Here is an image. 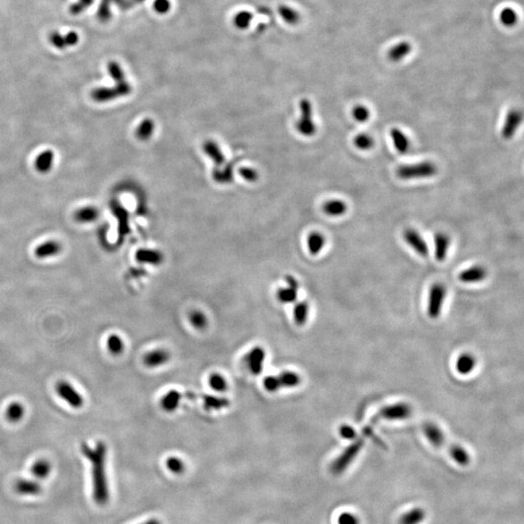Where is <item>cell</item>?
<instances>
[{
    "mask_svg": "<svg viewBox=\"0 0 524 524\" xmlns=\"http://www.w3.org/2000/svg\"><path fill=\"white\" fill-rule=\"evenodd\" d=\"M82 451L92 465L93 499L99 505H104L109 500V488L106 477V445L103 442H98L92 449L84 444L82 446Z\"/></svg>",
    "mask_w": 524,
    "mask_h": 524,
    "instance_id": "cell-1",
    "label": "cell"
},
{
    "mask_svg": "<svg viewBox=\"0 0 524 524\" xmlns=\"http://www.w3.org/2000/svg\"><path fill=\"white\" fill-rule=\"evenodd\" d=\"M438 173L437 165L432 161H421L414 164H405L398 166L396 175L401 180H414L431 178Z\"/></svg>",
    "mask_w": 524,
    "mask_h": 524,
    "instance_id": "cell-2",
    "label": "cell"
},
{
    "mask_svg": "<svg viewBox=\"0 0 524 524\" xmlns=\"http://www.w3.org/2000/svg\"><path fill=\"white\" fill-rule=\"evenodd\" d=\"M364 446V440L357 439L351 444L341 454L332 462L330 466V470L334 475H340L355 459L361 449Z\"/></svg>",
    "mask_w": 524,
    "mask_h": 524,
    "instance_id": "cell-3",
    "label": "cell"
},
{
    "mask_svg": "<svg viewBox=\"0 0 524 524\" xmlns=\"http://www.w3.org/2000/svg\"><path fill=\"white\" fill-rule=\"evenodd\" d=\"M412 414V407L407 403H396L382 408L375 416L372 422H377L380 419L386 420H402Z\"/></svg>",
    "mask_w": 524,
    "mask_h": 524,
    "instance_id": "cell-4",
    "label": "cell"
},
{
    "mask_svg": "<svg viewBox=\"0 0 524 524\" xmlns=\"http://www.w3.org/2000/svg\"><path fill=\"white\" fill-rule=\"evenodd\" d=\"M312 104L308 99H302L300 101V110L301 118L296 122L295 127L298 133L306 137L314 136L317 132V126L313 122V110Z\"/></svg>",
    "mask_w": 524,
    "mask_h": 524,
    "instance_id": "cell-5",
    "label": "cell"
},
{
    "mask_svg": "<svg viewBox=\"0 0 524 524\" xmlns=\"http://www.w3.org/2000/svg\"><path fill=\"white\" fill-rule=\"evenodd\" d=\"M131 92V85L126 81L119 83L114 87H98L91 91V98L97 102H108L112 99L128 96Z\"/></svg>",
    "mask_w": 524,
    "mask_h": 524,
    "instance_id": "cell-6",
    "label": "cell"
},
{
    "mask_svg": "<svg viewBox=\"0 0 524 524\" xmlns=\"http://www.w3.org/2000/svg\"><path fill=\"white\" fill-rule=\"evenodd\" d=\"M446 287L443 283H434L429 291L428 296V305H427V313L428 316L435 319L439 317L442 312V308L446 298Z\"/></svg>",
    "mask_w": 524,
    "mask_h": 524,
    "instance_id": "cell-7",
    "label": "cell"
},
{
    "mask_svg": "<svg viewBox=\"0 0 524 524\" xmlns=\"http://www.w3.org/2000/svg\"><path fill=\"white\" fill-rule=\"evenodd\" d=\"M56 391L61 399H63L69 406L75 409H79L84 405L83 396L76 390L71 384L66 380H61L56 386Z\"/></svg>",
    "mask_w": 524,
    "mask_h": 524,
    "instance_id": "cell-8",
    "label": "cell"
},
{
    "mask_svg": "<svg viewBox=\"0 0 524 524\" xmlns=\"http://www.w3.org/2000/svg\"><path fill=\"white\" fill-rule=\"evenodd\" d=\"M265 356H266L265 351L261 347L253 348L248 354L245 355V364L253 375L257 376L262 372Z\"/></svg>",
    "mask_w": 524,
    "mask_h": 524,
    "instance_id": "cell-9",
    "label": "cell"
},
{
    "mask_svg": "<svg viewBox=\"0 0 524 524\" xmlns=\"http://www.w3.org/2000/svg\"><path fill=\"white\" fill-rule=\"evenodd\" d=\"M403 238L405 242L409 245L415 253L422 257H426L429 253V248L425 240L421 235L413 228H408L403 232Z\"/></svg>",
    "mask_w": 524,
    "mask_h": 524,
    "instance_id": "cell-10",
    "label": "cell"
},
{
    "mask_svg": "<svg viewBox=\"0 0 524 524\" xmlns=\"http://www.w3.org/2000/svg\"><path fill=\"white\" fill-rule=\"evenodd\" d=\"M522 122V113L521 111L512 109L508 112L504 125L502 128V137L504 139H511L512 138L518 127L520 126Z\"/></svg>",
    "mask_w": 524,
    "mask_h": 524,
    "instance_id": "cell-11",
    "label": "cell"
},
{
    "mask_svg": "<svg viewBox=\"0 0 524 524\" xmlns=\"http://www.w3.org/2000/svg\"><path fill=\"white\" fill-rule=\"evenodd\" d=\"M488 277V271L484 266L475 265L461 271L458 275V279L466 283H475L483 281Z\"/></svg>",
    "mask_w": 524,
    "mask_h": 524,
    "instance_id": "cell-12",
    "label": "cell"
},
{
    "mask_svg": "<svg viewBox=\"0 0 524 524\" xmlns=\"http://www.w3.org/2000/svg\"><path fill=\"white\" fill-rule=\"evenodd\" d=\"M422 429H423L425 437L430 442L431 445H433L436 448H442L446 445L447 442H446L445 435L438 425H436L432 422H427L423 425Z\"/></svg>",
    "mask_w": 524,
    "mask_h": 524,
    "instance_id": "cell-13",
    "label": "cell"
},
{
    "mask_svg": "<svg viewBox=\"0 0 524 524\" xmlns=\"http://www.w3.org/2000/svg\"><path fill=\"white\" fill-rule=\"evenodd\" d=\"M451 245V238L448 234L444 232H438L434 238V247H435V258L440 262L444 261L449 253Z\"/></svg>",
    "mask_w": 524,
    "mask_h": 524,
    "instance_id": "cell-14",
    "label": "cell"
},
{
    "mask_svg": "<svg viewBox=\"0 0 524 524\" xmlns=\"http://www.w3.org/2000/svg\"><path fill=\"white\" fill-rule=\"evenodd\" d=\"M170 359V354L164 349L152 351L144 356V363L150 368H156L167 363Z\"/></svg>",
    "mask_w": 524,
    "mask_h": 524,
    "instance_id": "cell-15",
    "label": "cell"
},
{
    "mask_svg": "<svg viewBox=\"0 0 524 524\" xmlns=\"http://www.w3.org/2000/svg\"><path fill=\"white\" fill-rule=\"evenodd\" d=\"M390 134L394 148L399 154L405 155L410 151V148H411L410 139L401 129H399L397 127H393L392 129H390Z\"/></svg>",
    "mask_w": 524,
    "mask_h": 524,
    "instance_id": "cell-16",
    "label": "cell"
},
{
    "mask_svg": "<svg viewBox=\"0 0 524 524\" xmlns=\"http://www.w3.org/2000/svg\"><path fill=\"white\" fill-rule=\"evenodd\" d=\"M136 259L140 263H149L151 265H160L163 261V255L158 251L142 249L136 253Z\"/></svg>",
    "mask_w": 524,
    "mask_h": 524,
    "instance_id": "cell-17",
    "label": "cell"
},
{
    "mask_svg": "<svg viewBox=\"0 0 524 524\" xmlns=\"http://www.w3.org/2000/svg\"><path fill=\"white\" fill-rule=\"evenodd\" d=\"M322 211L329 217H341L347 213L348 205L341 199H331L323 204Z\"/></svg>",
    "mask_w": 524,
    "mask_h": 524,
    "instance_id": "cell-18",
    "label": "cell"
},
{
    "mask_svg": "<svg viewBox=\"0 0 524 524\" xmlns=\"http://www.w3.org/2000/svg\"><path fill=\"white\" fill-rule=\"evenodd\" d=\"M477 360L473 354H460L456 360V371L460 375H469L474 369H475Z\"/></svg>",
    "mask_w": 524,
    "mask_h": 524,
    "instance_id": "cell-19",
    "label": "cell"
},
{
    "mask_svg": "<svg viewBox=\"0 0 524 524\" xmlns=\"http://www.w3.org/2000/svg\"><path fill=\"white\" fill-rule=\"evenodd\" d=\"M183 395L177 390H170L161 399V407L166 412H173L178 409Z\"/></svg>",
    "mask_w": 524,
    "mask_h": 524,
    "instance_id": "cell-20",
    "label": "cell"
},
{
    "mask_svg": "<svg viewBox=\"0 0 524 524\" xmlns=\"http://www.w3.org/2000/svg\"><path fill=\"white\" fill-rule=\"evenodd\" d=\"M203 151L210 159L215 161V163L218 166H222L224 164L225 158L223 156V153L220 151V147L216 142L211 140L205 142L203 145Z\"/></svg>",
    "mask_w": 524,
    "mask_h": 524,
    "instance_id": "cell-21",
    "label": "cell"
},
{
    "mask_svg": "<svg viewBox=\"0 0 524 524\" xmlns=\"http://www.w3.org/2000/svg\"><path fill=\"white\" fill-rule=\"evenodd\" d=\"M412 51V46L409 42L402 41L395 44L389 51V59L392 61H402Z\"/></svg>",
    "mask_w": 524,
    "mask_h": 524,
    "instance_id": "cell-22",
    "label": "cell"
},
{
    "mask_svg": "<svg viewBox=\"0 0 524 524\" xmlns=\"http://www.w3.org/2000/svg\"><path fill=\"white\" fill-rule=\"evenodd\" d=\"M16 491L23 495H37L41 492L40 485L30 480H20L17 482Z\"/></svg>",
    "mask_w": 524,
    "mask_h": 524,
    "instance_id": "cell-23",
    "label": "cell"
},
{
    "mask_svg": "<svg viewBox=\"0 0 524 524\" xmlns=\"http://www.w3.org/2000/svg\"><path fill=\"white\" fill-rule=\"evenodd\" d=\"M203 405L207 411H219L229 406V400L224 397H217L214 395H203Z\"/></svg>",
    "mask_w": 524,
    "mask_h": 524,
    "instance_id": "cell-24",
    "label": "cell"
},
{
    "mask_svg": "<svg viewBox=\"0 0 524 524\" xmlns=\"http://www.w3.org/2000/svg\"><path fill=\"white\" fill-rule=\"evenodd\" d=\"M325 237L319 232H313L308 236V249L311 255L317 256L325 246Z\"/></svg>",
    "mask_w": 524,
    "mask_h": 524,
    "instance_id": "cell-25",
    "label": "cell"
},
{
    "mask_svg": "<svg viewBox=\"0 0 524 524\" xmlns=\"http://www.w3.org/2000/svg\"><path fill=\"white\" fill-rule=\"evenodd\" d=\"M425 511L421 508H414L405 512L399 519V524H420L425 518Z\"/></svg>",
    "mask_w": 524,
    "mask_h": 524,
    "instance_id": "cell-26",
    "label": "cell"
},
{
    "mask_svg": "<svg viewBox=\"0 0 524 524\" xmlns=\"http://www.w3.org/2000/svg\"><path fill=\"white\" fill-rule=\"evenodd\" d=\"M61 246L56 241H49L38 246L35 250V255L39 258H46L55 256L61 252Z\"/></svg>",
    "mask_w": 524,
    "mask_h": 524,
    "instance_id": "cell-27",
    "label": "cell"
},
{
    "mask_svg": "<svg viewBox=\"0 0 524 524\" xmlns=\"http://www.w3.org/2000/svg\"><path fill=\"white\" fill-rule=\"evenodd\" d=\"M54 159H55V155L52 151L48 150V151L41 153L35 161L37 170L39 172H43V173L48 172L53 166Z\"/></svg>",
    "mask_w": 524,
    "mask_h": 524,
    "instance_id": "cell-28",
    "label": "cell"
},
{
    "mask_svg": "<svg viewBox=\"0 0 524 524\" xmlns=\"http://www.w3.org/2000/svg\"><path fill=\"white\" fill-rule=\"evenodd\" d=\"M449 451L451 458L458 465L466 466L470 462V455L462 447L458 445H451Z\"/></svg>",
    "mask_w": 524,
    "mask_h": 524,
    "instance_id": "cell-29",
    "label": "cell"
},
{
    "mask_svg": "<svg viewBox=\"0 0 524 524\" xmlns=\"http://www.w3.org/2000/svg\"><path fill=\"white\" fill-rule=\"evenodd\" d=\"M277 377L279 378L280 388H295L301 383L300 376L293 371L281 372Z\"/></svg>",
    "mask_w": 524,
    "mask_h": 524,
    "instance_id": "cell-30",
    "label": "cell"
},
{
    "mask_svg": "<svg viewBox=\"0 0 524 524\" xmlns=\"http://www.w3.org/2000/svg\"><path fill=\"white\" fill-rule=\"evenodd\" d=\"M25 415V407L19 402H13L6 409V417L11 422L20 421Z\"/></svg>",
    "mask_w": 524,
    "mask_h": 524,
    "instance_id": "cell-31",
    "label": "cell"
},
{
    "mask_svg": "<svg viewBox=\"0 0 524 524\" xmlns=\"http://www.w3.org/2000/svg\"><path fill=\"white\" fill-rule=\"evenodd\" d=\"M294 320L298 325H304L309 316V304L306 301L296 303L293 311Z\"/></svg>",
    "mask_w": 524,
    "mask_h": 524,
    "instance_id": "cell-32",
    "label": "cell"
},
{
    "mask_svg": "<svg viewBox=\"0 0 524 524\" xmlns=\"http://www.w3.org/2000/svg\"><path fill=\"white\" fill-rule=\"evenodd\" d=\"M298 290H299L298 288L288 284V288H282L278 291V293H277L278 299L281 303H284V304L293 303L297 299Z\"/></svg>",
    "mask_w": 524,
    "mask_h": 524,
    "instance_id": "cell-33",
    "label": "cell"
},
{
    "mask_svg": "<svg viewBox=\"0 0 524 524\" xmlns=\"http://www.w3.org/2000/svg\"><path fill=\"white\" fill-rule=\"evenodd\" d=\"M155 130V122L151 119L142 121L136 129V136L140 140H148Z\"/></svg>",
    "mask_w": 524,
    "mask_h": 524,
    "instance_id": "cell-34",
    "label": "cell"
},
{
    "mask_svg": "<svg viewBox=\"0 0 524 524\" xmlns=\"http://www.w3.org/2000/svg\"><path fill=\"white\" fill-rule=\"evenodd\" d=\"M213 179L220 183H231L233 181V170L231 165H227L221 169H215L213 172Z\"/></svg>",
    "mask_w": 524,
    "mask_h": 524,
    "instance_id": "cell-35",
    "label": "cell"
},
{
    "mask_svg": "<svg viewBox=\"0 0 524 524\" xmlns=\"http://www.w3.org/2000/svg\"><path fill=\"white\" fill-rule=\"evenodd\" d=\"M354 144L355 148H357L358 150L369 151L375 146V140L371 135L360 133L354 137Z\"/></svg>",
    "mask_w": 524,
    "mask_h": 524,
    "instance_id": "cell-36",
    "label": "cell"
},
{
    "mask_svg": "<svg viewBox=\"0 0 524 524\" xmlns=\"http://www.w3.org/2000/svg\"><path fill=\"white\" fill-rule=\"evenodd\" d=\"M98 218V211L93 207L82 208L75 214V219L81 222H90Z\"/></svg>",
    "mask_w": 524,
    "mask_h": 524,
    "instance_id": "cell-37",
    "label": "cell"
},
{
    "mask_svg": "<svg viewBox=\"0 0 524 524\" xmlns=\"http://www.w3.org/2000/svg\"><path fill=\"white\" fill-rule=\"evenodd\" d=\"M279 14L282 20L289 25H296L300 20L299 14L293 8L285 5H280L279 7Z\"/></svg>",
    "mask_w": 524,
    "mask_h": 524,
    "instance_id": "cell-38",
    "label": "cell"
},
{
    "mask_svg": "<svg viewBox=\"0 0 524 524\" xmlns=\"http://www.w3.org/2000/svg\"><path fill=\"white\" fill-rule=\"evenodd\" d=\"M52 470V467L47 460L41 459L38 460L31 467V472L34 477L38 479H45L49 475L50 472Z\"/></svg>",
    "mask_w": 524,
    "mask_h": 524,
    "instance_id": "cell-39",
    "label": "cell"
},
{
    "mask_svg": "<svg viewBox=\"0 0 524 524\" xmlns=\"http://www.w3.org/2000/svg\"><path fill=\"white\" fill-rule=\"evenodd\" d=\"M500 22L505 26H513L517 22V14L512 8H505L500 13Z\"/></svg>",
    "mask_w": 524,
    "mask_h": 524,
    "instance_id": "cell-40",
    "label": "cell"
},
{
    "mask_svg": "<svg viewBox=\"0 0 524 524\" xmlns=\"http://www.w3.org/2000/svg\"><path fill=\"white\" fill-rule=\"evenodd\" d=\"M253 18H254V16L252 13L248 12V11H241L235 15L233 23L236 27H238L240 29H244L250 25Z\"/></svg>",
    "mask_w": 524,
    "mask_h": 524,
    "instance_id": "cell-41",
    "label": "cell"
},
{
    "mask_svg": "<svg viewBox=\"0 0 524 524\" xmlns=\"http://www.w3.org/2000/svg\"><path fill=\"white\" fill-rule=\"evenodd\" d=\"M108 72L110 74L112 79L117 83H122L125 81L124 72L122 70V66L117 61H110L108 64Z\"/></svg>",
    "mask_w": 524,
    "mask_h": 524,
    "instance_id": "cell-42",
    "label": "cell"
},
{
    "mask_svg": "<svg viewBox=\"0 0 524 524\" xmlns=\"http://www.w3.org/2000/svg\"><path fill=\"white\" fill-rule=\"evenodd\" d=\"M189 320L196 329H204L207 326V317L200 311H193L189 314Z\"/></svg>",
    "mask_w": 524,
    "mask_h": 524,
    "instance_id": "cell-43",
    "label": "cell"
},
{
    "mask_svg": "<svg viewBox=\"0 0 524 524\" xmlns=\"http://www.w3.org/2000/svg\"><path fill=\"white\" fill-rule=\"evenodd\" d=\"M107 347L110 351L111 354L118 355L122 354L124 349V344L122 338L118 335H111L107 340Z\"/></svg>",
    "mask_w": 524,
    "mask_h": 524,
    "instance_id": "cell-44",
    "label": "cell"
},
{
    "mask_svg": "<svg viewBox=\"0 0 524 524\" xmlns=\"http://www.w3.org/2000/svg\"><path fill=\"white\" fill-rule=\"evenodd\" d=\"M352 116L356 122H365L370 119V110L364 105L358 104L353 108Z\"/></svg>",
    "mask_w": 524,
    "mask_h": 524,
    "instance_id": "cell-45",
    "label": "cell"
},
{
    "mask_svg": "<svg viewBox=\"0 0 524 524\" xmlns=\"http://www.w3.org/2000/svg\"><path fill=\"white\" fill-rule=\"evenodd\" d=\"M111 17V0H101L98 11V20L102 23H106L110 20Z\"/></svg>",
    "mask_w": 524,
    "mask_h": 524,
    "instance_id": "cell-46",
    "label": "cell"
},
{
    "mask_svg": "<svg viewBox=\"0 0 524 524\" xmlns=\"http://www.w3.org/2000/svg\"><path fill=\"white\" fill-rule=\"evenodd\" d=\"M209 384L211 388L216 391L223 392L227 390V383L225 378L220 374H213L209 378Z\"/></svg>",
    "mask_w": 524,
    "mask_h": 524,
    "instance_id": "cell-47",
    "label": "cell"
},
{
    "mask_svg": "<svg viewBox=\"0 0 524 524\" xmlns=\"http://www.w3.org/2000/svg\"><path fill=\"white\" fill-rule=\"evenodd\" d=\"M166 467L174 474H181L184 471V463L180 458L174 456H171L166 460Z\"/></svg>",
    "mask_w": 524,
    "mask_h": 524,
    "instance_id": "cell-48",
    "label": "cell"
},
{
    "mask_svg": "<svg viewBox=\"0 0 524 524\" xmlns=\"http://www.w3.org/2000/svg\"><path fill=\"white\" fill-rule=\"evenodd\" d=\"M94 0H78L76 3L70 6L69 12L72 15H79L86 10L89 6H91Z\"/></svg>",
    "mask_w": 524,
    "mask_h": 524,
    "instance_id": "cell-49",
    "label": "cell"
},
{
    "mask_svg": "<svg viewBox=\"0 0 524 524\" xmlns=\"http://www.w3.org/2000/svg\"><path fill=\"white\" fill-rule=\"evenodd\" d=\"M49 40L51 44L57 49L64 50L67 48L66 42H65V37L62 36L61 33L58 31H53L50 34Z\"/></svg>",
    "mask_w": 524,
    "mask_h": 524,
    "instance_id": "cell-50",
    "label": "cell"
},
{
    "mask_svg": "<svg viewBox=\"0 0 524 524\" xmlns=\"http://www.w3.org/2000/svg\"><path fill=\"white\" fill-rule=\"evenodd\" d=\"M263 386L269 392H276L280 390V382L277 376H268L263 379Z\"/></svg>",
    "mask_w": 524,
    "mask_h": 524,
    "instance_id": "cell-51",
    "label": "cell"
},
{
    "mask_svg": "<svg viewBox=\"0 0 524 524\" xmlns=\"http://www.w3.org/2000/svg\"><path fill=\"white\" fill-rule=\"evenodd\" d=\"M239 174L244 180L251 183H255L258 180V173L250 167H241L239 169Z\"/></svg>",
    "mask_w": 524,
    "mask_h": 524,
    "instance_id": "cell-52",
    "label": "cell"
},
{
    "mask_svg": "<svg viewBox=\"0 0 524 524\" xmlns=\"http://www.w3.org/2000/svg\"><path fill=\"white\" fill-rule=\"evenodd\" d=\"M339 433H340L342 438L346 440L356 439V435H357L356 431L354 430V428L348 424L341 425L339 428Z\"/></svg>",
    "mask_w": 524,
    "mask_h": 524,
    "instance_id": "cell-53",
    "label": "cell"
},
{
    "mask_svg": "<svg viewBox=\"0 0 524 524\" xmlns=\"http://www.w3.org/2000/svg\"><path fill=\"white\" fill-rule=\"evenodd\" d=\"M171 3L169 0H155L154 9L159 14H166L170 11Z\"/></svg>",
    "mask_w": 524,
    "mask_h": 524,
    "instance_id": "cell-54",
    "label": "cell"
},
{
    "mask_svg": "<svg viewBox=\"0 0 524 524\" xmlns=\"http://www.w3.org/2000/svg\"><path fill=\"white\" fill-rule=\"evenodd\" d=\"M338 524H359V519L351 512H343L338 517Z\"/></svg>",
    "mask_w": 524,
    "mask_h": 524,
    "instance_id": "cell-55",
    "label": "cell"
},
{
    "mask_svg": "<svg viewBox=\"0 0 524 524\" xmlns=\"http://www.w3.org/2000/svg\"><path fill=\"white\" fill-rule=\"evenodd\" d=\"M64 37H65V42H66L67 48L70 46H75L79 42V35L75 31L68 32L66 35H64Z\"/></svg>",
    "mask_w": 524,
    "mask_h": 524,
    "instance_id": "cell-56",
    "label": "cell"
},
{
    "mask_svg": "<svg viewBox=\"0 0 524 524\" xmlns=\"http://www.w3.org/2000/svg\"><path fill=\"white\" fill-rule=\"evenodd\" d=\"M145 0H123L122 2H120L119 4H117L119 6L120 9L122 10H126V9H130L132 8L135 5L143 2Z\"/></svg>",
    "mask_w": 524,
    "mask_h": 524,
    "instance_id": "cell-57",
    "label": "cell"
},
{
    "mask_svg": "<svg viewBox=\"0 0 524 524\" xmlns=\"http://www.w3.org/2000/svg\"><path fill=\"white\" fill-rule=\"evenodd\" d=\"M142 524H161V522L159 521V519H156V518H153V519H149L148 521H146L145 523Z\"/></svg>",
    "mask_w": 524,
    "mask_h": 524,
    "instance_id": "cell-58",
    "label": "cell"
},
{
    "mask_svg": "<svg viewBox=\"0 0 524 524\" xmlns=\"http://www.w3.org/2000/svg\"><path fill=\"white\" fill-rule=\"evenodd\" d=\"M123 0H111V3H116V4H119L120 2H122Z\"/></svg>",
    "mask_w": 524,
    "mask_h": 524,
    "instance_id": "cell-59",
    "label": "cell"
}]
</instances>
